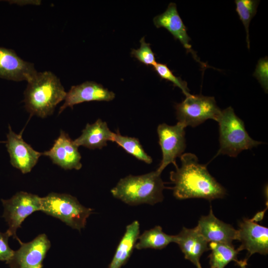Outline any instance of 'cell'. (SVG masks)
<instances>
[{"label":"cell","instance_id":"1","mask_svg":"<svg viewBox=\"0 0 268 268\" xmlns=\"http://www.w3.org/2000/svg\"><path fill=\"white\" fill-rule=\"evenodd\" d=\"M181 165L170 173L174 184L173 195L177 199L201 198L212 201L223 198L226 189L209 173L206 165L200 164L192 153L180 156Z\"/></svg>","mask_w":268,"mask_h":268},{"label":"cell","instance_id":"2","mask_svg":"<svg viewBox=\"0 0 268 268\" xmlns=\"http://www.w3.org/2000/svg\"><path fill=\"white\" fill-rule=\"evenodd\" d=\"M27 82L23 102L31 116L46 118L65 99L67 92L60 79L51 71L37 72Z\"/></svg>","mask_w":268,"mask_h":268},{"label":"cell","instance_id":"3","mask_svg":"<svg viewBox=\"0 0 268 268\" xmlns=\"http://www.w3.org/2000/svg\"><path fill=\"white\" fill-rule=\"evenodd\" d=\"M157 170L138 176L128 175L121 179L111 189L113 196L131 205L143 203L154 205L164 199L166 187Z\"/></svg>","mask_w":268,"mask_h":268},{"label":"cell","instance_id":"4","mask_svg":"<svg viewBox=\"0 0 268 268\" xmlns=\"http://www.w3.org/2000/svg\"><path fill=\"white\" fill-rule=\"evenodd\" d=\"M216 121L219 126V149L215 157L222 154L236 157L242 151L263 143L249 135L244 122L231 106L221 110Z\"/></svg>","mask_w":268,"mask_h":268},{"label":"cell","instance_id":"5","mask_svg":"<svg viewBox=\"0 0 268 268\" xmlns=\"http://www.w3.org/2000/svg\"><path fill=\"white\" fill-rule=\"evenodd\" d=\"M41 211L79 231L85 227L87 219L93 211L67 194L51 193L41 198Z\"/></svg>","mask_w":268,"mask_h":268},{"label":"cell","instance_id":"6","mask_svg":"<svg viewBox=\"0 0 268 268\" xmlns=\"http://www.w3.org/2000/svg\"><path fill=\"white\" fill-rule=\"evenodd\" d=\"M175 108L178 122L185 128L196 127L208 119L216 121L221 111L213 97L201 94H190Z\"/></svg>","mask_w":268,"mask_h":268},{"label":"cell","instance_id":"7","mask_svg":"<svg viewBox=\"0 0 268 268\" xmlns=\"http://www.w3.org/2000/svg\"><path fill=\"white\" fill-rule=\"evenodd\" d=\"M4 207L2 217L8 225V231L13 238L20 240L16 231L24 220L35 211L41 210V198L25 192H19L8 200H1Z\"/></svg>","mask_w":268,"mask_h":268},{"label":"cell","instance_id":"8","mask_svg":"<svg viewBox=\"0 0 268 268\" xmlns=\"http://www.w3.org/2000/svg\"><path fill=\"white\" fill-rule=\"evenodd\" d=\"M186 128L177 122L175 125L170 126L165 123L159 124L157 129L159 143L161 147L162 158L156 170L161 174L169 164L177 166L176 159L183 154L186 147Z\"/></svg>","mask_w":268,"mask_h":268},{"label":"cell","instance_id":"9","mask_svg":"<svg viewBox=\"0 0 268 268\" xmlns=\"http://www.w3.org/2000/svg\"><path fill=\"white\" fill-rule=\"evenodd\" d=\"M6 262L10 268H42L43 262L51 247V242L45 234L38 235L33 240L23 243Z\"/></svg>","mask_w":268,"mask_h":268},{"label":"cell","instance_id":"10","mask_svg":"<svg viewBox=\"0 0 268 268\" xmlns=\"http://www.w3.org/2000/svg\"><path fill=\"white\" fill-rule=\"evenodd\" d=\"M6 137V147L12 166L23 174L30 172L43 153L34 149L23 140L20 134L13 132L10 126Z\"/></svg>","mask_w":268,"mask_h":268},{"label":"cell","instance_id":"11","mask_svg":"<svg viewBox=\"0 0 268 268\" xmlns=\"http://www.w3.org/2000/svg\"><path fill=\"white\" fill-rule=\"evenodd\" d=\"M237 240L241 242L237 249L239 252L246 250L248 257L255 253L267 255L268 253V228L254 221L244 218L239 223L237 230Z\"/></svg>","mask_w":268,"mask_h":268},{"label":"cell","instance_id":"12","mask_svg":"<svg viewBox=\"0 0 268 268\" xmlns=\"http://www.w3.org/2000/svg\"><path fill=\"white\" fill-rule=\"evenodd\" d=\"M78 146L68 134L61 130L52 147L43 155L48 156L53 163L65 170H79L82 167L81 156Z\"/></svg>","mask_w":268,"mask_h":268},{"label":"cell","instance_id":"13","mask_svg":"<svg viewBox=\"0 0 268 268\" xmlns=\"http://www.w3.org/2000/svg\"><path fill=\"white\" fill-rule=\"evenodd\" d=\"M115 94L101 84L94 81H85L80 84L72 86L67 92L65 102L60 108L61 113L67 107L73 108L75 105L90 101H110Z\"/></svg>","mask_w":268,"mask_h":268},{"label":"cell","instance_id":"14","mask_svg":"<svg viewBox=\"0 0 268 268\" xmlns=\"http://www.w3.org/2000/svg\"><path fill=\"white\" fill-rule=\"evenodd\" d=\"M37 73L33 63L23 60L12 49L0 47V78L28 82Z\"/></svg>","mask_w":268,"mask_h":268},{"label":"cell","instance_id":"15","mask_svg":"<svg viewBox=\"0 0 268 268\" xmlns=\"http://www.w3.org/2000/svg\"><path fill=\"white\" fill-rule=\"evenodd\" d=\"M153 20L157 28L163 27L166 29L175 39H178L181 42L187 52L192 53L197 62L203 66H205L204 64L200 62L196 54L192 49V46L189 43L191 39L188 35L187 29L178 12L176 3H170L166 10L154 17Z\"/></svg>","mask_w":268,"mask_h":268},{"label":"cell","instance_id":"16","mask_svg":"<svg viewBox=\"0 0 268 268\" xmlns=\"http://www.w3.org/2000/svg\"><path fill=\"white\" fill-rule=\"evenodd\" d=\"M196 227L208 243L232 244L233 240H237V230L218 219L211 208L208 215L200 218Z\"/></svg>","mask_w":268,"mask_h":268},{"label":"cell","instance_id":"17","mask_svg":"<svg viewBox=\"0 0 268 268\" xmlns=\"http://www.w3.org/2000/svg\"><path fill=\"white\" fill-rule=\"evenodd\" d=\"M174 242L179 245L186 259L191 261L197 268H201L200 258L209 249L208 242L196 227H183L177 235H174Z\"/></svg>","mask_w":268,"mask_h":268},{"label":"cell","instance_id":"18","mask_svg":"<svg viewBox=\"0 0 268 268\" xmlns=\"http://www.w3.org/2000/svg\"><path fill=\"white\" fill-rule=\"evenodd\" d=\"M114 134L107 123L98 119L93 124H87L81 135L73 142L78 147L100 149L107 145L108 141L113 142Z\"/></svg>","mask_w":268,"mask_h":268},{"label":"cell","instance_id":"19","mask_svg":"<svg viewBox=\"0 0 268 268\" xmlns=\"http://www.w3.org/2000/svg\"><path fill=\"white\" fill-rule=\"evenodd\" d=\"M139 235V223L134 220L127 226L125 232L107 268H121L126 264L135 248Z\"/></svg>","mask_w":268,"mask_h":268},{"label":"cell","instance_id":"20","mask_svg":"<svg viewBox=\"0 0 268 268\" xmlns=\"http://www.w3.org/2000/svg\"><path fill=\"white\" fill-rule=\"evenodd\" d=\"M211 253L209 256L210 268H224L230 262L234 261L241 268H246L247 261L237 259L238 250L232 244L208 243Z\"/></svg>","mask_w":268,"mask_h":268},{"label":"cell","instance_id":"21","mask_svg":"<svg viewBox=\"0 0 268 268\" xmlns=\"http://www.w3.org/2000/svg\"><path fill=\"white\" fill-rule=\"evenodd\" d=\"M135 245V248L137 250L147 248L161 250L174 242V235L164 233L162 227L158 225L144 231L139 235Z\"/></svg>","mask_w":268,"mask_h":268},{"label":"cell","instance_id":"22","mask_svg":"<svg viewBox=\"0 0 268 268\" xmlns=\"http://www.w3.org/2000/svg\"><path fill=\"white\" fill-rule=\"evenodd\" d=\"M113 142L139 160L151 164L152 159L144 150L138 138L121 135L119 130L114 133Z\"/></svg>","mask_w":268,"mask_h":268},{"label":"cell","instance_id":"23","mask_svg":"<svg viewBox=\"0 0 268 268\" xmlns=\"http://www.w3.org/2000/svg\"><path fill=\"white\" fill-rule=\"evenodd\" d=\"M259 0H235L236 11L243 24L246 32V42L248 49H250L249 27L250 21L255 15Z\"/></svg>","mask_w":268,"mask_h":268},{"label":"cell","instance_id":"24","mask_svg":"<svg viewBox=\"0 0 268 268\" xmlns=\"http://www.w3.org/2000/svg\"><path fill=\"white\" fill-rule=\"evenodd\" d=\"M152 67L161 78L172 82L175 86L179 87L182 90L186 97L191 94L187 82L183 80L180 77L174 75L166 64L156 63Z\"/></svg>","mask_w":268,"mask_h":268},{"label":"cell","instance_id":"25","mask_svg":"<svg viewBox=\"0 0 268 268\" xmlns=\"http://www.w3.org/2000/svg\"><path fill=\"white\" fill-rule=\"evenodd\" d=\"M139 48L132 50V56L147 66L149 65L153 66L156 62L154 53L150 47V44L146 43L144 37L141 38Z\"/></svg>","mask_w":268,"mask_h":268},{"label":"cell","instance_id":"26","mask_svg":"<svg viewBox=\"0 0 268 268\" xmlns=\"http://www.w3.org/2000/svg\"><path fill=\"white\" fill-rule=\"evenodd\" d=\"M253 75L258 79L265 92L268 90V59L261 58L256 66Z\"/></svg>","mask_w":268,"mask_h":268},{"label":"cell","instance_id":"27","mask_svg":"<svg viewBox=\"0 0 268 268\" xmlns=\"http://www.w3.org/2000/svg\"><path fill=\"white\" fill-rule=\"evenodd\" d=\"M10 236L11 235L8 230L4 233L0 232V261L7 262L13 256L14 251L9 247L8 243Z\"/></svg>","mask_w":268,"mask_h":268},{"label":"cell","instance_id":"28","mask_svg":"<svg viewBox=\"0 0 268 268\" xmlns=\"http://www.w3.org/2000/svg\"><path fill=\"white\" fill-rule=\"evenodd\" d=\"M265 211L266 210L257 213L252 219L256 222L261 220L263 218Z\"/></svg>","mask_w":268,"mask_h":268}]
</instances>
